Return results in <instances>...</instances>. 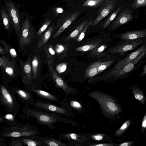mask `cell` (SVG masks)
<instances>
[{
  "mask_svg": "<svg viewBox=\"0 0 146 146\" xmlns=\"http://www.w3.org/2000/svg\"><path fill=\"white\" fill-rule=\"evenodd\" d=\"M88 21L85 20L81 23L73 31H72L65 39V41H67L71 39L77 38L87 23Z\"/></svg>",
  "mask_w": 146,
  "mask_h": 146,
  "instance_id": "cell-23",
  "label": "cell"
},
{
  "mask_svg": "<svg viewBox=\"0 0 146 146\" xmlns=\"http://www.w3.org/2000/svg\"><path fill=\"white\" fill-rule=\"evenodd\" d=\"M3 130L0 136L5 137L17 138L36 135L40 131L36 126L27 123L17 124L9 127H1Z\"/></svg>",
  "mask_w": 146,
  "mask_h": 146,
  "instance_id": "cell-2",
  "label": "cell"
},
{
  "mask_svg": "<svg viewBox=\"0 0 146 146\" xmlns=\"http://www.w3.org/2000/svg\"><path fill=\"white\" fill-rule=\"evenodd\" d=\"M35 136L19 138L21 140L24 146H44L43 144L36 138Z\"/></svg>",
  "mask_w": 146,
  "mask_h": 146,
  "instance_id": "cell-20",
  "label": "cell"
},
{
  "mask_svg": "<svg viewBox=\"0 0 146 146\" xmlns=\"http://www.w3.org/2000/svg\"><path fill=\"white\" fill-rule=\"evenodd\" d=\"M89 95L98 102L102 111L107 116H113L121 112L119 106L114 99L106 94L97 91L90 93Z\"/></svg>",
  "mask_w": 146,
  "mask_h": 146,
  "instance_id": "cell-3",
  "label": "cell"
},
{
  "mask_svg": "<svg viewBox=\"0 0 146 146\" xmlns=\"http://www.w3.org/2000/svg\"><path fill=\"white\" fill-rule=\"evenodd\" d=\"M104 135L102 134H97L92 135V138L96 141L102 140L104 138Z\"/></svg>",
  "mask_w": 146,
  "mask_h": 146,
  "instance_id": "cell-45",
  "label": "cell"
},
{
  "mask_svg": "<svg viewBox=\"0 0 146 146\" xmlns=\"http://www.w3.org/2000/svg\"><path fill=\"white\" fill-rule=\"evenodd\" d=\"M65 47L62 44H57L55 47V51L57 54H61L65 50Z\"/></svg>",
  "mask_w": 146,
  "mask_h": 146,
  "instance_id": "cell-43",
  "label": "cell"
},
{
  "mask_svg": "<svg viewBox=\"0 0 146 146\" xmlns=\"http://www.w3.org/2000/svg\"><path fill=\"white\" fill-rule=\"evenodd\" d=\"M39 62L38 58L37 56H34L32 60L31 65L32 70V76L33 78H37L38 76V69Z\"/></svg>",
  "mask_w": 146,
  "mask_h": 146,
  "instance_id": "cell-25",
  "label": "cell"
},
{
  "mask_svg": "<svg viewBox=\"0 0 146 146\" xmlns=\"http://www.w3.org/2000/svg\"><path fill=\"white\" fill-rule=\"evenodd\" d=\"M5 51V49H3L1 46H0V52L1 54H2Z\"/></svg>",
  "mask_w": 146,
  "mask_h": 146,
  "instance_id": "cell-55",
  "label": "cell"
},
{
  "mask_svg": "<svg viewBox=\"0 0 146 146\" xmlns=\"http://www.w3.org/2000/svg\"><path fill=\"white\" fill-rule=\"evenodd\" d=\"M118 37L122 40H133L146 37V29L131 31L122 33Z\"/></svg>",
  "mask_w": 146,
  "mask_h": 146,
  "instance_id": "cell-12",
  "label": "cell"
},
{
  "mask_svg": "<svg viewBox=\"0 0 146 146\" xmlns=\"http://www.w3.org/2000/svg\"><path fill=\"white\" fill-rule=\"evenodd\" d=\"M132 92L135 98L139 100L143 104H144L145 97L142 91L137 86H135L133 88Z\"/></svg>",
  "mask_w": 146,
  "mask_h": 146,
  "instance_id": "cell-26",
  "label": "cell"
},
{
  "mask_svg": "<svg viewBox=\"0 0 146 146\" xmlns=\"http://www.w3.org/2000/svg\"><path fill=\"white\" fill-rule=\"evenodd\" d=\"M114 60H110L103 62H99L98 69L100 74L108 68L113 62Z\"/></svg>",
  "mask_w": 146,
  "mask_h": 146,
  "instance_id": "cell-29",
  "label": "cell"
},
{
  "mask_svg": "<svg viewBox=\"0 0 146 146\" xmlns=\"http://www.w3.org/2000/svg\"><path fill=\"white\" fill-rule=\"evenodd\" d=\"M67 64L65 63H62L59 64L56 67V69L57 72L60 74L64 72L67 67Z\"/></svg>",
  "mask_w": 146,
  "mask_h": 146,
  "instance_id": "cell-42",
  "label": "cell"
},
{
  "mask_svg": "<svg viewBox=\"0 0 146 146\" xmlns=\"http://www.w3.org/2000/svg\"><path fill=\"white\" fill-rule=\"evenodd\" d=\"M16 114V113H9L3 117L6 123L11 126L18 123Z\"/></svg>",
  "mask_w": 146,
  "mask_h": 146,
  "instance_id": "cell-24",
  "label": "cell"
},
{
  "mask_svg": "<svg viewBox=\"0 0 146 146\" xmlns=\"http://www.w3.org/2000/svg\"><path fill=\"white\" fill-rule=\"evenodd\" d=\"M15 62L13 61H11L3 69L6 73L12 77H14L16 74Z\"/></svg>",
  "mask_w": 146,
  "mask_h": 146,
  "instance_id": "cell-27",
  "label": "cell"
},
{
  "mask_svg": "<svg viewBox=\"0 0 146 146\" xmlns=\"http://www.w3.org/2000/svg\"><path fill=\"white\" fill-rule=\"evenodd\" d=\"M146 48V42L141 45L133 51L119 60L111 70H116L121 68L127 63L135 58Z\"/></svg>",
  "mask_w": 146,
  "mask_h": 146,
  "instance_id": "cell-11",
  "label": "cell"
},
{
  "mask_svg": "<svg viewBox=\"0 0 146 146\" xmlns=\"http://www.w3.org/2000/svg\"><path fill=\"white\" fill-rule=\"evenodd\" d=\"M98 63L99 62H95L88 67L85 72V77L92 78L99 74L98 69Z\"/></svg>",
  "mask_w": 146,
  "mask_h": 146,
  "instance_id": "cell-22",
  "label": "cell"
},
{
  "mask_svg": "<svg viewBox=\"0 0 146 146\" xmlns=\"http://www.w3.org/2000/svg\"><path fill=\"white\" fill-rule=\"evenodd\" d=\"M23 70L24 76L23 77V82L25 85L30 84L31 82L32 74L31 58L29 57L27 61L23 65Z\"/></svg>",
  "mask_w": 146,
  "mask_h": 146,
  "instance_id": "cell-14",
  "label": "cell"
},
{
  "mask_svg": "<svg viewBox=\"0 0 146 146\" xmlns=\"http://www.w3.org/2000/svg\"><path fill=\"white\" fill-rule=\"evenodd\" d=\"M5 122V120L3 117L1 115L0 116V123H3Z\"/></svg>",
  "mask_w": 146,
  "mask_h": 146,
  "instance_id": "cell-54",
  "label": "cell"
},
{
  "mask_svg": "<svg viewBox=\"0 0 146 146\" xmlns=\"http://www.w3.org/2000/svg\"><path fill=\"white\" fill-rule=\"evenodd\" d=\"M22 111L25 115L36 119V123L52 130L57 128L54 126V123L66 121L65 118L60 115L46 112L33 107H29L26 105Z\"/></svg>",
  "mask_w": 146,
  "mask_h": 146,
  "instance_id": "cell-1",
  "label": "cell"
},
{
  "mask_svg": "<svg viewBox=\"0 0 146 146\" xmlns=\"http://www.w3.org/2000/svg\"><path fill=\"white\" fill-rule=\"evenodd\" d=\"M46 62L50 73L57 87L62 89L66 95L72 93L74 89L68 85L59 76L55 70L52 59L47 58Z\"/></svg>",
  "mask_w": 146,
  "mask_h": 146,
  "instance_id": "cell-8",
  "label": "cell"
},
{
  "mask_svg": "<svg viewBox=\"0 0 146 146\" xmlns=\"http://www.w3.org/2000/svg\"><path fill=\"white\" fill-rule=\"evenodd\" d=\"M60 137L64 139L72 140L76 141H80V137L78 134L73 133H69L60 135Z\"/></svg>",
  "mask_w": 146,
  "mask_h": 146,
  "instance_id": "cell-31",
  "label": "cell"
},
{
  "mask_svg": "<svg viewBox=\"0 0 146 146\" xmlns=\"http://www.w3.org/2000/svg\"><path fill=\"white\" fill-rule=\"evenodd\" d=\"M10 146H23V143L19 137L11 138L9 143Z\"/></svg>",
  "mask_w": 146,
  "mask_h": 146,
  "instance_id": "cell-40",
  "label": "cell"
},
{
  "mask_svg": "<svg viewBox=\"0 0 146 146\" xmlns=\"http://www.w3.org/2000/svg\"><path fill=\"white\" fill-rule=\"evenodd\" d=\"M133 18L132 12L130 9H127L123 11L119 15L112 25V28L115 29L130 21Z\"/></svg>",
  "mask_w": 146,
  "mask_h": 146,
  "instance_id": "cell-13",
  "label": "cell"
},
{
  "mask_svg": "<svg viewBox=\"0 0 146 146\" xmlns=\"http://www.w3.org/2000/svg\"><path fill=\"white\" fill-rule=\"evenodd\" d=\"M112 47L110 52L113 53L123 54L137 48L146 42V37L133 40H124Z\"/></svg>",
  "mask_w": 146,
  "mask_h": 146,
  "instance_id": "cell-7",
  "label": "cell"
},
{
  "mask_svg": "<svg viewBox=\"0 0 146 146\" xmlns=\"http://www.w3.org/2000/svg\"><path fill=\"white\" fill-rule=\"evenodd\" d=\"M79 14V12H76L72 14L71 16L67 19L58 31L53 35L52 38H55L59 35L75 19Z\"/></svg>",
  "mask_w": 146,
  "mask_h": 146,
  "instance_id": "cell-19",
  "label": "cell"
},
{
  "mask_svg": "<svg viewBox=\"0 0 146 146\" xmlns=\"http://www.w3.org/2000/svg\"><path fill=\"white\" fill-rule=\"evenodd\" d=\"M146 128V114L144 116L142 123V129L143 130Z\"/></svg>",
  "mask_w": 146,
  "mask_h": 146,
  "instance_id": "cell-47",
  "label": "cell"
},
{
  "mask_svg": "<svg viewBox=\"0 0 146 146\" xmlns=\"http://www.w3.org/2000/svg\"><path fill=\"white\" fill-rule=\"evenodd\" d=\"M130 123V120H128L125 121L121 126L115 132L116 135L119 136L121 135L124 131H125L128 127Z\"/></svg>",
  "mask_w": 146,
  "mask_h": 146,
  "instance_id": "cell-36",
  "label": "cell"
},
{
  "mask_svg": "<svg viewBox=\"0 0 146 146\" xmlns=\"http://www.w3.org/2000/svg\"><path fill=\"white\" fill-rule=\"evenodd\" d=\"M142 69L143 70V71L139 74L140 77H142L146 75V64L143 67Z\"/></svg>",
  "mask_w": 146,
  "mask_h": 146,
  "instance_id": "cell-48",
  "label": "cell"
},
{
  "mask_svg": "<svg viewBox=\"0 0 146 146\" xmlns=\"http://www.w3.org/2000/svg\"><path fill=\"white\" fill-rule=\"evenodd\" d=\"M99 45L96 44H91L86 45L78 47L76 48V50L79 52H86L98 47Z\"/></svg>",
  "mask_w": 146,
  "mask_h": 146,
  "instance_id": "cell-32",
  "label": "cell"
},
{
  "mask_svg": "<svg viewBox=\"0 0 146 146\" xmlns=\"http://www.w3.org/2000/svg\"><path fill=\"white\" fill-rule=\"evenodd\" d=\"M93 23V21L91 20L86 24L83 29L77 38V41L80 42L84 38L85 35V33L88 29L91 26Z\"/></svg>",
  "mask_w": 146,
  "mask_h": 146,
  "instance_id": "cell-35",
  "label": "cell"
},
{
  "mask_svg": "<svg viewBox=\"0 0 146 146\" xmlns=\"http://www.w3.org/2000/svg\"><path fill=\"white\" fill-rule=\"evenodd\" d=\"M11 61V60L5 56H3L1 57L0 58V67L3 68Z\"/></svg>",
  "mask_w": 146,
  "mask_h": 146,
  "instance_id": "cell-41",
  "label": "cell"
},
{
  "mask_svg": "<svg viewBox=\"0 0 146 146\" xmlns=\"http://www.w3.org/2000/svg\"><path fill=\"white\" fill-rule=\"evenodd\" d=\"M113 145L112 144L108 143H100L90 145L92 146H112Z\"/></svg>",
  "mask_w": 146,
  "mask_h": 146,
  "instance_id": "cell-49",
  "label": "cell"
},
{
  "mask_svg": "<svg viewBox=\"0 0 146 146\" xmlns=\"http://www.w3.org/2000/svg\"><path fill=\"white\" fill-rule=\"evenodd\" d=\"M9 53L11 56L14 58L17 56V54L14 48H11L9 50Z\"/></svg>",
  "mask_w": 146,
  "mask_h": 146,
  "instance_id": "cell-46",
  "label": "cell"
},
{
  "mask_svg": "<svg viewBox=\"0 0 146 146\" xmlns=\"http://www.w3.org/2000/svg\"><path fill=\"white\" fill-rule=\"evenodd\" d=\"M30 105L46 112L59 115H66L67 113L66 109L48 101L38 100L31 103Z\"/></svg>",
  "mask_w": 146,
  "mask_h": 146,
  "instance_id": "cell-9",
  "label": "cell"
},
{
  "mask_svg": "<svg viewBox=\"0 0 146 146\" xmlns=\"http://www.w3.org/2000/svg\"><path fill=\"white\" fill-rule=\"evenodd\" d=\"M123 6V5L121 6L120 7H119L117 10H116L111 15L110 17H109L106 20V21L105 22L103 26V29H105V28H106L114 19L117 16V15L118 14L119 12Z\"/></svg>",
  "mask_w": 146,
  "mask_h": 146,
  "instance_id": "cell-34",
  "label": "cell"
},
{
  "mask_svg": "<svg viewBox=\"0 0 146 146\" xmlns=\"http://www.w3.org/2000/svg\"><path fill=\"white\" fill-rule=\"evenodd\" d=\"M30 91L35 93L41 98L53 102H57L58 98L51 94L42 90L31 88L29 90Z\"/></svg>",
  "mask_w": 146,
  "mask_h": 146,
  "instance_id": "cell-17",
  "label": "cell"
},
{
  "mask_svg": "<svg viewBox=\"0 0 146 146\" xmlns=\"http://www.w3.org/2000/svg\"><path fill=\"white\" fill-rule=\"evenodd\" d=\"M145 57L146 48L135 58L121 68L116 70H111L105 75V77L117 78L125 76L133 70L136 65Z\"/></svg>",
  "mask_w": 146,
  "mask_h": 146,
  "instance_id": "cell-6",
  "label": "cell"
},
{
  "mask_svg": "<svg viewBox=\"0 0 146 146\" xmlns=\"http://www.w3.org/2000/svg\"><path fill=\"white\" fill-rule=\"evenodd\" d=\"M36 138L41 142L44 146H65L67 145L59 140L53 137H40L35 136Z\"/></svg>",
  "mask_w": 146,
  "mask_h": 146,
  "instance_id": "cell-16",
  "label": "cell"
},
{
  "mask_svg": "<svg viewBox=\"0 0 146 146\" xmlns=\"http://www.w3.org/2000/svg\"><path fill=\"white\" fill-rule=\"evenodd\" d=\"M107 47L106 45H103L94 48L92 52V56L96 57H99L104 56L105 54L104 51Z\"/></svg>",
  "mask_w": 146,
  "mask_h": 146,
  "instance_id": "cell-28",
  "label": "cell"
},
{
  "mask_svg": "<svg viewBox=\"0 0 146 146\" xmlns=\"http://www.w3.org/2000/svg\"><path fill=\"white\" fill-rule=\"evenodd\" d=\"M21 33L18 38L20 48L23 49L35 38L34 30L29 17L27 16L22 21Z\"/></svg>",
  "mask_w": 146,
  "mask_h": 146,
  "instance_id": "cell-5",
  "label": "cell"
},
{
  "mask_svg": "<svg viewBox=\"0 0 146 146\" xmlns=\"http://www.w3.org/2000/svg\"><path fill=\"white\" fill-rule=\"evenodd\" d=\"M70 104L72 107L77 110L81 109L82 108L81 105L76 101H71L70 102Z\"/></svg>",
  "mask_w": 146,
  "mask_h": 146,
  "instance_id": "cell-44",
  "label": "cell"
},
{
  "mask_svg": "<svg viewBox=\"0 0 146 146\" xmlns=\"http://www.w3.org/2000/svg\"><path fill=\"white\" fill-rule=\"evenodd\" d=\"M0 42L5 47V51L6 52H7L8 50L9 46L8 45H7V44L6 43H5L4 41H3V40H1Z\"/></svg>",
  "mask_w": 146,
  "mask_h": 146,
  "instance_id": "cell-51",
  "label": "cell"
},
{
  "mask_svg": "<svg viewBox=\"0 0 146 146\" xmlns=\"http://www.w3.org/2000/svg\"><path fill=\"white\" fill-rule=\"evenodd\" d=\"M114 7L113 2L110 1L102 10L100 13L93 23V26L97 24L103 19L106 17L112 10Z\"/></svg>",
  "mask_w": 146,
  "mask_h": 146,
  "instance_id": "cell-18",
  "label": "cell"
},
{
  "mask_svg": "<svg viewBox=\"0 0 146 146\" xmlns=\"http://www.w3.org/2000/svg\"><path fill=\"white\" fill-rule=\"evenodd\" d=\"M16 94L20 100L23 102L25 105L29 106L34 102L35 99L29 91L23 89H17L14 90Z\"/></svg>",
  "mask_w": 146,
  "mask_h": 146,
  "instance_id": "cell-15",
  "label": "cell"
},
{
  "mask_svg": "<svg viewBox=\"0 0 146 146\" xmlns=\"http://www.w3.org/2000/svg\"><path fill=\"white\" fill-rule=\"evenodd\" d=\"M53 28V25H51L40 36L38 41L37 47L38 48L42 47L47 43L51 36Z\"/></svg>",
  "mask_w": 146,
  "mask_h": 146,
  "instance_id": "cell-21",
  "label": "cell"
},
{
  "mask_svg": "<svg viewBox=\"0 0 146 146\" xmlns=\"http://www.w3.org/2000/svg\"><path fill=\"white\" fill-rule=\"evenodd\" d=\"M44 50L47 58L52 59L55 55V50L51 44L45 46Z\"/></svg>",
  "mask_w": 146,
  "mask_h": 146,
  "instance_id": "cell-33",
  "label": "cell"
},
{
  "mask_svg": "<svg viewBox=\"0 0 146 146\" xmlns=\"http://www.w3.org/2000/svg\"><path fill=\"white\" fill-rule=\"evenodd\" d=\"M104 0H87L83 4L84 6L92 7L96 6L98 5Z\"/></svg>",
  "mask_w": 146,
  "mask_h": 146,
  "instance_id": "cell-37",
  "label": "cell"
},
{
  "mask_svg": "<svg viewBox=\"0 0 146 146\" xmlns=\"http://www.w3.org/2000/svg\"><path fill=\"white\" fill-rule=\"evenodd\" d=\"M133 142L132 141L126 142L121 143L118 145L119 146H130L131 145Z\"/></svg>",
  "mask_w": 146,
  "mask_h": 146,
  "instance_id": "cell-50",
  "label": "cell"
},
{
  "mask_svg": "<svg viewBox=\"0 0 146 146\" xmlns=\"http://www.w3.org/2000/svg\"><path fill=\"white\" fill-rule=\"evenodd\" d=\"M14 89L10 90L1 84L0 90V104L9 113L17 114L20 110L19 105Z\"/></svg>",
  "mask_w": 146,
  "mask_h": 146,
  "instance_id": "cell-4",
  "label": "cell"
},
{
  "mask_svg": "<svg viewBox=\"0 0 146 146\" xmlns=\"http://www.w3.org/2000/svg\"><path fill=\"white\" fill-rule=\"evenodd\" d=\"M56 11L58 13H62L63 12V10L61 8H58L56 9Z\"/></svg>",
  "mask_w": 146,
  "mask_h": 146,
  "instance_id": "cell-53",
  "label": "cell"
},
{
  "mask_svg": "<svg viewBox=\"0 0 146 146\" xmlns=\"http://www.w3.org/2000/svg\"><path fill=\"white\" fill-rule=\"evenodd\" d=\"M51 22V21L49 19L46 20L44 23L43 25L38 31L37 33V36L38 37L40 36L42 33L47 28Z\"/></svg>",
  "mask_w": 146,
  "mask_h": 146,
  "instance_id": "cell-38",
  "label": "cell"
},
{
  "mask_svg": "<svg viewBox=\"0 0 146 146\" xmlns=\"http://www.w3.org/2000/svg\"><path fill=\"white\" fill-rule=\"evenodd\" d=\"M0 146H6V145L5 143L3 140L4 137L0 136Z\"/></svg>",
  "mask_w": 146,
  "mask_h": 146,
  "instance_id": "cell-52",
  "label": "cell"
},
{
  "mask_svg": "<svg viewBox=\"0 0 146 146\" xmlns=\"http://www.w3.org/2000/svg\"><path fill=\"white\" fill-rule=\"evenodd\" d=\"M1 13L5 28L6 30H8L10 27V20L8 14L3 9L1 10Z\"/></svg>",
  "mask_w": 146,
  "mask_h": 146,
  "instance_id": "cell-30",
  "label": "cell"
},
{
  "mask_svg": "<svg viewBox=\"0 0 146 146\" xmlns=\"http://www.w3.org/2000/svg\"><path fill=\"white\" fill-rule=\"evenodd\" d=\"M6 7L10 21L19 38L21 33V24L18 9L14 3L11 1L7 2Z\"/></svg>",
  "mask_w": 146,
  "mask_h": 146,
  "instance_id": "cell-10",
  "label": "cell"
},
{
  "mask_svg": "<svg viewBox=\"0 0 146 146\" xmlns=\"http://www.w3.org/2000/svg\"><path fill=\"white\" fill-rule=\"evenodd\" d=\"M144 6H146V0H136L132 4L131 7L135 9Z\"/></svg>",
  "mask_w": 146,
  "mask_h": 146,
  "instance_id": "cell-39",
  "label": "cell"
}]
</instances>
